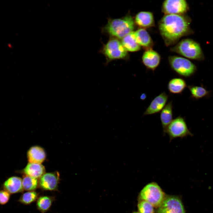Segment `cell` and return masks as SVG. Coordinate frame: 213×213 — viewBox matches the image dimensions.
I'll use <instances>...</instances> for the list:
<instances>
[{
  "label": "cell",
  "instance_id": "obj_6",
  "mask_svg": "<svg viewBox=\"0 0 213 213\" xmlns=\"http://www.w3.org/2000/svg\"><path fill=\"white\" fill-rule=\"evenodd\" d=\"M166 133L169 136L170 142L175 138H182L193 135L189 130L185 119L181 116L173 119L166 128Z\"/></svg>",
  "mask_w": 213,
  "mask_h": 213
},
{
  "label": "cell",
  "instance_id": "obj_4",
  "mask_svg": "<svg viewBox=\"0 0 213 213\" xmlns=\"http://www.w3.org/2000/svg\"><path fill=\"white\" fill-rule=\"evenodd\" d=\"M165 197L160 187L154 182L146 185L141 191L139 196L140 200L146 201L156 208L161 205Z\"/></svg>",
  "mask_w": 213,
  "mask_h": 213
},
{
  "label": "cell",
  "instance_id": "obj_2",
  "mask_svg": "<svg viewBox=\"0 0 213 213\" xmlns=\"http://www.w3.org/2000/svg\"><path fill=\"white\" fill-rule=\"evenodd\" d=\"M134 22L130 15L122 18L109 20L106 27L107 32L111 35L119 38H123L133 31Z\"/></svg>",
  "mask_w": 213,
  "mask_h": 213
},
{
  "label": "cell",
  "instance_id": "obj_26",
  "mask_svg": "<svg viewBox=\"0 0 213 213\" xmlns=\"http://www.w3.org/2000/svg\"><path fill=\"white\" fill-rule=\"evenodd\" d=\"M10 193L5 190L0 191V204L4 205L6 204L9 201Z\"/></svg>",
  "mask_w": 213,
  "mask_h": 213
},
{
  "label": "cell",
  "instance_id": "obj_14",
  "mask_svg": "<svg viewBox=\"0 0 213 213\" xmlns=\"http://www.w3.org/2000/svg\"><path fill=\"white\" fill-rule=\"evenodd\" d=\"M4 190L10 194L21 192L23 191L22 179L20 177L13 176L9 178L4 183Z\"/></svg>",
  "mask_w": 213,
  "mask_h": 213
},
{
  "label": "cell",
  "instance_id": "obj_12",
  "mask_svg": "<svg viewBox=\"0 0 213 213\" xmlns=\"http://www.w3.org/2000/svg\"><path fill=\"white\" fill-rule=\"evenodd\" d=\"M161 59L159 54L151 49L146 50L144 52L142 61L147 69L154 72L159 66Z\"/></svg>",
  "mask_w": 213,
  "mask_h": 213
},
{
  "label": "cell",
  "instance_id": "obj_17",
  "mask_svg": "<svg viewBox=\"0 0 213 213\" xmlns=\"http://www.w3.org/2000/svg\"><path fill=\"white\" fill-rule=\"evenodd\" d=\"M27 156L30 163L41 164L45 160L46 155L43 148L38 146H34L28 151Z\"/></svg>",
  "mask_w": 213,
  "mask_h": 213
},
{
  "label": "cell",
  "instance_id": "obj_15",
  "mask_svg": "<svg viewBox=\"0 0 213 213\" xmlns=\"http://www.w3.org/2000/svg\"><path fill=\"white\" fill-rule=\"evenodd\" d=\"M135 21L138 26L144 28L151 27L154 24L153 14L150 12H138L135 16Z\"/></svg>",
  "mask_w": 213,
  "mask_h": 213
},
{
  "label": "cell",
  "instance_id": "obj_11",
  "mask_svg": "<svg viewBox=\"0 0 213 213\" xmlns=\"http://www.w3.org/2000/svg\"><path fill=\"white\" fill-rule=\"evenodd\" d=\"M168 95L164 92L155 97L143 113V115H152L161 112L167 104Z\"/></svg>",
  "mask_w": 213,
  "mask_h": 213
},
{
  "label": "cell",
  "instance_id": "obj_25",
  "mask_svg": "<svg viewBox=\"0 0 213 213\" xmlns=\"http://www.w3.org/2000/svg\"><path fill=\"white\" fill-rule=\"evenodd\" d=\"M138 208L140 213H154V206L149 202L140 200L138 203Z\"/></svg>",
  "mask_w": 213,
  "mask_h": 213
},
{
  "label": "cell",
  "instance_id": "obj_19",
  "mask_svg": "<svg viewBox=\"0 0 213 213\" xmlns=\"http://www.w3.org/2000/svg\"><path fill=\"white\" fill-rule=\"evenodd\" d=\"M186 87L187 84L185 80L178 78L171 79L167 85L168 89L170 93L176 94L182 93Z\"/></svg>",
  "mask_w": 213,
  "mask_h": 213
},
{
  "label": "cell",
  "instance_id": "obj_20",
  "mask_svg": "<svg viewBox=\"0 0 213 213\" xmlns=\"http://www.w3.org/2000/svg\"><path fill=\"white\" fill-rule=\"evenodd\" d=\"M122 43L127 51L130 52L136 51L141 49V46L137 43L134 35V31H132L122 39Z\"/></svg>",
  "mask_w": 213,
  "mask_h": 213
},
{
  "label": "cell",
  "instance_id": "obj_21",
  "mask_svg": "<svg viewBox=\"0 0 213 213\" xmlns=\"http://www.w3.org/2000/svg\"><path fill=\"white\" fill-rule=\"evenodd\" d=\"M55 197L49 196H39L36 201V206L41 213H45L49 210Z\"/></svg>",
  "mask_w": 213,
  "mask_h": 213
},
{
  "label": "cell",
  "instance_id": "obj_3",
  "mask_svg": "<svg viewBox=\"0 0 213 213\" xmlns=\"http://www.w3.org/2000/svg\"><path fill=\"white\" fill-rule=\"evenodd\" d=\"M171 50L172 51L192 59L199 60L203 57L199 45L191 39L182 40Z\"/></svg>",
  "mask_w": 213,
  "mask_h": 213
},
{
  "label": "cell",
  "instance_id": "obj_23",
  "mask_svg": "<svg viewBox=\"0 0 213 213\" xmlns=\"http://www.w3.org/2000/svg\"><path fill=\"white\" fill-rule=\"evenodd\" d=\"M39 196L38 193L35 191H28L23 193L18 201L25 205H29L36 201Z\"/></svg>",
  "mask_w": 213,
  "mask_h": 213
},
{
  "label": "cell",
  "instance_id": "obj_5",
  "mask_svg": "<svg viewBox=\"0 0 213 213\" xmlns=\"http://www.w3.org/2000/svg\"><path fill=\"white\" fill-rule=\"evenodd\" d=\"M169 65L172 70L179 76L185 78L193 75L196 70V65L187 59L176 56L168 57Z\"/></svg>",
  "mask_w": 213,
  "mask_h": 213
},
{
  "label": "cell",
  "instance_id": "obj_8",
  "mask_svg": "<svg viewBox=\"0 0 213 213\" xmlns=\"http://www.w3.org/2000/svg\"><path fill=\"white\" fill-rule=\"evenodd\" d=\"M158 208L157 213H185L181 201L176 196H166Z\"/></svg>",
  "mask_w": 213,
  "mask_h": 213
},
{
  "label": "cell",
  "instance_id": "obj_13",
  "mask_svg": "<svg viewBox=\"0 0 213 213\" xmlns=\"http://www.w3.org/2000/svg\"><path fill=\"white\" fill-rule=\"evenodd\" d=\"M134 35L137 43L146 50L151 49L153 42L147 31L144 28L139 29L134 31Z\"/></svg>",
  "mask_w": 213,
  "mask_h": 213
},
{
  "label": "cell",
  "instance_id": "obj_18",
  "mask_svg": "<svg viewBox=\"0 0 213 213\" xmlns=\"http://www.w3.org/2000/svg\"><path fill=\"white\" fill-rule=\"evenodd\" d=\"M45 171L44 167L41 164L32 163L28 164L23 170L25 175L36 179L43 175Z\"/></svg>",
  "mask_w": 213,
  "mask_h": 213
},
{
  "label": "cell",
  "instance_id": "obj_16",
  "mask_svg": "<svg viewBox=\"0 0 213 213\" xmlns=\"http://www.w3.org/2000/svg\"><path fill=\"white\" fill-rule=\"evenodd\" d=\"M172 116V101H171L167 104L160 114V119L164 135L167 127L173 120Z\"/></svg>",
  "mask_w": 213,
  "mask_h": 213
},
{
  "label": "cell",
  "instance_id": "obj_10",
  "mask_svg": "<svg viewBox=\"0 0 213 213\" xmlns=\"http://www.w3.org/2000/svg\"><path fill=\"white\" fill-rule=\"evenodd\" d=\"M60 181L57 172L44 173L38 181V187L42 191H57Z\"/></svg>",
  "mask_w": 213,
  "mask_h": 213
},
{
  "label": "cell",
  "instance_id": "obj_24",
  "mask_svg": "<svg viewBox=\"0 0 213 213\" xmlns=\"http://www.w3.org/2000/svg\"><path fill=\"white\" fill-rule=\"evenodd\" d=\"M188 87L191 97L196 99L204 97L209 93L208 91L201 86L191 85L188 86Z\"/></svg>",
  "mask_w": 213,
  "mask_h": 213
},
{
  "label": "cell",
  "instance_id": "obj_28",
  "mask_svg": "<svg viewBox=\"0 0 213 213\" xmlns=\"http://www.w3.org/2000/svg\"><path fill=\"white\" fill-rule=\"evenodd\" d=\"M140 213L139 212H133V213Z\"/></svg>",
  "mask_w": 213,
  "mask_h": 213
},
{
  "label": "cell",
  "instance_id": "obj_22",
  "mask_svg": "<svg viewBox=\"0 0 213 213\" xmlns=\"http://www.w3.org/2000/svg\"><path fill=\"white\" fill-rule=\"evenodd\" d=\"M38 179L25 175L22 179L23 190L27 191H35L38 187Z\"/></svg>",
  "mask_w": 213,
  "mask_h": 213
},
{
  "label": "cell",
  "instance_id": "obj_27",
  "mask_svg": "<svg viewBox=\"0 0 213 213\" xmlns=\"http://www.w3.org/2000/svg\"><path fill=\"white\" fill-rule=\"evenodd\" d=\"M147 96L145 93H143L141 94L140 96V99L142 100H145Z\"/></svg>",
  "mask_w": 213,
  "mask_h": 213
},
{
  "label": "cell",
  "instance_id": "obj_7",
  "mask_svg": "<svg viewBox=\"0 0 213 213\" xmlns=\"http://www.w3.org/2000/svg\"><path fill=\"white\" fill-rule=\"evenodd\" d=\"M103 52L108 61L125 59L127 55V51L122 43L116 39L109 41L104 46Z\"/></svg>",
  "mask_w": 213,
  "mask_h": 213
},
{
  "label": "cell",
  "instance_id": "obj_9",
  "mask_svg": "<svg viewBox=\"0 0 213 213\" xmlns=\"http://www.w3.org/2000/svg\"><path fill=\"white\" fill-rule=\"evenodd\" d=\"M188 8L187 3L185 0H165L162 5V10L165 15H182Z\"/></svg>",
  "mask_w": 213,
  "mask_h": 213
},
{
  "label": "cell",
  "instance_id": "obj_1",
  "mask_svg": "<svg viewBox=\"0 0 213 213\" xmlns=\"http://www.w3.org/2000/svg\"><path fill=\"white\" fill-rule=\"evenodd\" d=\"M190 21L182 15L166 14L159 21V29L166 45L175 43L190 32Z\"/></svg>",
  "mask_w": 213,
  "mask_h": 213
}]
</instances>
